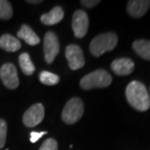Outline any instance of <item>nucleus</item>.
Returning <instances> with one entry per match:
<instances>
[{
  "label": "nucleus",
  "instance_id": "1",
  "mask_svg": "<svg viewBox=\"0 0 150 150\" xmlns=\"http://www.w3.org/2000/svg\"><path fill=\"white\" fill-rule=\"evenodd\" d=\"M126 98L129 103L139 111H146L150 106L149 94L146 87L139 81H132L126 88Z\"/></svg>",
  "mask_w": 150,
  "mask_h": 150
},
{
  "label": "nucleus",
  "instance_id": "2",
  "mask_svg": "<svg viewBox=\"0 0 150 150\" xmlns=\"http://www.w3.org/2000/svg\"><path fill=\"white\" fill-rule=\"evenodd\" d=\"M118 43V37L114 32H105L96 36L90 44V51L95 57H100L105 52L112 51Z\"/></svg>",
  "mask_w": 150,
  "mask_h": 150
},
{
  "label": "nucleus",
  "instance_id": "3",
  "mask_svg": "<svg viewBox=\"0 0 150 150\" xmlns=\"http://www.w3.org/2000/svg\"><path fill=\"white\" fill-rule=\"evenodd\" d=\"M111 83V75L103 69H98L85 75L80 81V86L84 90H91L95 88H105Z\"/></svg>",
  "mask_w": 150,
  "mask_h": 150
},
{
  "label": "nucleus",
  "instance_id": "4",
  "mask_svg": "<svg viewBox=\"0 0 150 150\" xmlns=\"http://www.w3.org/2000/svg\"><path fill=\"white\" fill-rule=\"evenodd\" d=\"M84 113V103L81 98H72L67 101L62 113V121L72 125L82 118Z\"/></svg>",
  "mask_w": 150,
  "mask_h": 150
},
{
  "label": "nucleus",
  "instance_id": "5",
  "mask_svg": "<svg viewBox=\"0 0 150 150\" xmlns=\"http://www.w3.org/2000/svg\"><path fill=\"white\" fill-rule=\"evenodd\" d=\"M44 55L47 64H52L59 52V41L52 31H48L44 36Z\"/></svg>",
  "mask_w": 150,
  "mask_h": 150
},
{
  "label": "nucleus",
  "instance_id": "6",
  "mask_svg": "<svg viewBox=\"0 0 150 150\" xmlns=\"http://www.w3.org/2000/svg\"><path fill=\"white\" fill-rule=\"evenodd\" d=\"M0 78L3 84L8 89H16L20 84L19 76H18L17 68L13 64H5L0 68Z\"/></svg>",
  "mask_w": 150,
  "mask_h": 150
},
{
  "label": "nucleus",
  "instance_id": "7",
  "mask_svg": "<svg viewBox=\"0 0 150 150\" xmlns=\"http://www.w3.org/2000/svg\"><path fill=\"white\" fill-rule=\"evenodd\" d=\"M65 58L70 69L77 70L85 64V58L82 49L77 45H68L65 49Z\"/></svg>",
  "mask_w": 150,
  "mask_h": 150
},
{
  "label": "nucleus",
  "instance_id": "8",
  "mask_svg": "<svg viewBox=\"0 0 150 150\" xmlns=\"http://www.w3.org/2000/svg\"><path fill=\"white\" fill-rule=\"evenodd\" d=\"M45 109L41 103H36L31 105L23 114V122L26 127L32 128L40 124L44 118Z\"/></svg>",
  "mask_w": 150,
  "mask_h": 150
},
{
  "label": "nucleus",
  "instance_id": "9",
  "mask_svg": "<svg viewBox=\"0 0 150 150\" xmlns=\"http://www.w3.org/2000/svg\"><path fill=\"white\" fill-rule=\"evenodd\" d=\"M89 28V18L85 11L77 10L72 17V29L75 37L82 38L87 34Z\"/></svg>",
  "mask_w": 150,
  "mask_h": 150
},
{
  "label": "nucleus",
  "instance_id": "10",
  "mask_svg": "<svg viewBox=\"0 0 150 150\" xmlns=\"http://www.w3.org/2000/svg\"><path fill=\"white\" fill-rule=\"evenodd\" d=\"M111 69L115 74L124 76V75L131 74L134 69V64L131 59L121 58L117 59L112 62Z\"/></svg>",
  "mask_w": 150,
  "mask_h": 150
},
{
  "label": "nucleus",
  "instance_id": "11",
  "mask_svg": "<svg viewBox=\"0 0 150 150\" xmlns=\"http://www.w3.org/2000/svg\"><path fill=\"white\" fill-rule=\"evenodd\" d=\"M150 8L148 0H131L128 2L127 11L130 16L134 18H142Z\"/></svg>",
  "mask_w": 150,
  "mask_h": 150
},
{
  "label": "nucleus",
  "instance_id": "12",
  "mask_svg": "<svg viewBox=\"0 0 150 150\" xmlns=\"http://www.w3.org/2000/svg\"><path fill=\"white\" fill-rule=\"evenodd\" d=\"M64 13L62 8L59 7V6H56V7H54L49 13L42 15L40 20L44 25H53L61 22V21L64 19Z\"/></svg>",
  "mask_w": 150,
  "mask_h": 150
},
{
  "label": "nucleus",
  "instance_id": "13",
  "mask_svg": "<svg viewBox=\"0 0 150 150\" xmlns=\"http://www.w3.org/2000/svg\"><path fill=\"white\" fill-rule=\"evenodd\" d=\"M17 35L19 38L25 40L26 43L28 45H31V46H35V45L39 44V42H40L38 35L28 25H23L21 29L18 31Z\"/></svg>",
  "mask_w": 150,
  "mask_h": 150
},
{
  "label": "nucleus",
  "instance_id": "14",
  "mask_svg": "<svg viewBox=\"0 0 150 150\" xmlns=\"http://www.w3.org/2000/svg\"><path fill=\"white\" fill-rule=\"evenodd\" d=\"M0 48L7 52H17L21 49V42L10 34H4L0 37Z\"/></svg>",
  "mask_w": 150,
  "mask_h": 150
},
{
  "label": "nucleus",
  "instance_id": "15",
  "mask_svg": "<svg viewBox=\"0 0 150 150\" xmlns=\"http://www.w3.org/2000/svg\"><path fill=\"white\" fill-rule=\"evenodd\" d=\"M133 49L142 59L150 61V40H136L133 43Z\"/></svg>",
  "mask_w": 150,
  "mask_h": 150
},
{
  "label": "nucleus",
  "instance_id": "16",
  "mask_svg": "<svg viewBox=\"0 0 150 150\" xmlns=\"http://www.w3.org/2000/svg\"><path fill=\"white\" fill-rule=\"evenodd\" d=\"M19 64L21 67V69L25 75H31L35 71V67L32 64L30 57L28 53L21 54L19 57Z\"/></svg>",
  "mask_w": 150,
  "mask_h": 150
},
{
  "label": "nucleus",
  "instance_id": "17",
  "mask_svg": "<svg viewBox=\"0 0 150 150\" xmlns=\"http://www.w3.org/2000/svg\"><path fill=\"white\" fill-rule=\"evenodd\" d=\"M39 79H40V82L42 84L48 86L57 85L59 82V77L58 75L49 72V71H42L39 75Z\"/></svg>",
  "mask_w": 150,
  "mask_h": 150
},
{
  "label": "nucleus",
  "instance_id": "18",
  "mask_svg": "<svg viewBox=\"0 0 150 150\" xmlns=\"http://www.w3.org/2000/svg\"><path fill=\"white\" fill-rule=\"evenodd\" d=\"M13 16V9L9 1L0 0V19L10 20Z\"/></svg>",
  "mask_w": 150,
  "mask_h": 150
},
{
  "label": "nucleus",
  "instance_id": "19",
  "mask_svg": "<svg viewBox=\"0 0 150 150\" xmlns=\"http://www.w3.org/2000/svg\"><path fill=\"white\" fill-rule=\"evenodd\" d=\"M7 137V124L3 119H0V148L4 146Z\"/></svg>",
  "mask_w": 150,
  "mask_h": 150
},
{
  "label": "nucleus",
  "instance_id": "20",
  "mask_svg": "<svg viewBox=\"0 0 150 150\" xmlns=\"http://www.w3.org/2000/svg\"><path fill=\"white\" fill-rule=\"evenodd\" d=\"M39 150H58V142L54 139H47Z\"/></svg>",
  "mask_w": 150,
  "mask_h": 150
},
{
  "label": "nucleus",
  "instance_id": "21",
  "mask_svg": "<svg viewBox=\"0 0 150 150\" xmlns=\"http://www.w3.org/2000/svg\"><path fill=\"white\" fill-rule=\"evenodd\" d=\"M46 134H47V132H40V133H38V132H31L29 139H30V142L32 143H35L36 142H38V139H40L41 137L45 136Z\"/></svg>",
  "mask_w": 150,
  "mask_h": 150
},
{
  "label": "nucleus",
  "instance_id": "22",
  "mask_svg": "<svg viewBox=\"0 0 150 150\" xmlns=\"http://www.w3.org/2000/svg\"><path fill=\"white\" fill-rule=\"evenodd\" d=\"M98 3H100L98 0H82L81 1V4L86 8H93L96 5H98Z\"/></svg>",
  "mask_w": 150,
  "mask_h": 150
},
{
  "label": "nucleus",
  "instance_id": "23",
  "mask_svg": "<svg viewBox=\"0 0 150 150\" xmlns=\"http://www.w3.org/2000/svg\"><path fill=\"white\" fill-rule=\"evenodd\" d=\"M28 2L30 3V4H39V3H41L42 1L41 0H34V1H32V0H28Z\"/></svg>",
  "mask_w": 150,
  "mask_h": 150
},
{
  "label": "nucleus",
  "instance_id": "24",
  "mask_svg": "<svg viewBox=\"0 0 150 150\" xmlns=\"http://www.w3.org/2000/svg\"></svg>",
  "mask_w": 150,
  "mask_h": 150
}]
</instances>
